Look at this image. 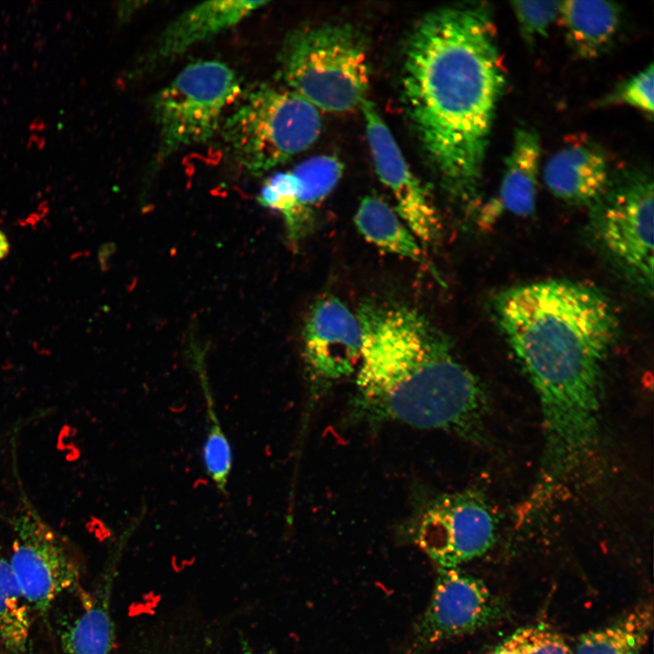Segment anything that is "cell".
Returning a JSON list of instances; mask_svg holds the SVG:
<instances>
[{
  "instance_id": "cell-2",
  "label": "cell",
  "mask_w": 654,
  "mask_h": 654,
  "mask_svg": "<svg viewBox=\"0 0 654 654\" xmlns=\"http://www.w3.org/2000/svg\"><path fill=\"white\" fill-rule=\"evenodd\" d=\"M402 73L407 113L443 188L473 203L506 85L488 7H443L425 15L409 37Z\"/></svg>"
},
{
  "instance_id": "cell-5",
  "label": "cell",
  "mask_w": 654,
  "mask_h": 654,
  "mask_svg": "<svg viewBox=\"0 0 654 654\" xmlns=\"http://www.w3.org/2000/svg\"><path fill=\"white\" fill-rule=\"evenodd\" d=\"M321 129L316 107L286 87L264 84L245 93L221 126L233 160L254 174L307 150Z\"/></svg>"
},
{
  "instance_id": "cell-17",
  "label": "cell",
  "mask_w": 654,
  "mask_h": 654,
  "mask_svg": "<svg viewBox=\"0 0 654 654\" xmlns=\"http://www.w3.org/2000/svg\"><path fill=\"white\" fill-rule=\"evenodd\" d=\"M114 572L108 570L82 612L61 630L65 654H112L114 626L110 599Z\"/></svg>"
},
{
  "instance_id": "cell-22",
  "label": "cell",
  "mask_w": 654,
  "mask_h": 654,
  "mask_svg": "<svg viewBox=\"0 0 654 654\" xmlns=\"http://www.w3.org/2000/svg\"><path fill=\"white\" fill-rule=\"evenodd\" d=\"M564 637L551 627L536 624L520 628L488 654H571Z\"/></svg>"
},
{
  "instance_id": "cell-6",
  "label": "cell",
  "mask_w": 654,
  "mask_h": 654,
  "mask_svg": "<svg viewBox=\"0 0 654 654\" xmlns=\"http://www.w3.org/2000/svg\"><path fill=\"white\" fill-rule=\"evenodd\" d=\"M242 94L237 74L221 61H198L185 66L153 99L159 131L157 162L212 138L222 126L225 110Z\"/></svg>"
},
{
  "instance_id": "cell-18",
  "label": "cell",
  "mask_w": 654,
  "mask_h": 654,
  "mask_svg": "<svg viewBox=\"0 0 654 654\" xmlns=\"http://www.w3.org/2000/svg\"><path fill=\"white\" fill-rule=\"evenodd\" d=\"M342 163L332 155L307 159L291 170L296 202L292 225L287 229L291 241L297 243L311 227L313 209L334 189L342 174Z\"/></svg>"
},
{
  "instance_id": "cell-24",
  "label": "cell",
  "mask_w": 654,
  "mask_h": 654,
  "mask_svg": "<svg viewBox=\"0 0 654 654\" xmlns=\"http://www.w3.org/2000/svg\"><path fill=\"white\" fill-rule=\"evenodd\" d=\"M206 472L219 489H224L232 470V449L218 425L212 426L203 448Z\"/></svg>"
},
{
  "instance_id": "cell-3",
  "label": "cell",
  "mask_w": 654,
  "mask_h": 654,
  "mask_svg": "<svg viewBox=\"0 0 654 654\" xmlns=\"http://www.w3.org/2000/svg\"><path fill=\"white\" fill-rule=\"evenodd\" d=\"M357 316L362 348L354 416L472 436L486 397L449 339L423 314L399 303L365 302Z\"/></svg>"
},
{
  "instance_id": "cell-1",
  "label": "cell",
  "mask_w": 654,
  "mask_h": 654,
  "mask_svg": "<svg viewBox=\"0 0 654 654\" xmlns=\"http://www.w3.org/2000/svg\"><path fill=\"white\" fill-rule=\"evenodd\" d=\"M493 311L538 395L548 467L565 476L598 441L602 367L618 327L613 308L590 285L548 280L500 292Z\"/></svg>"
},
{
  "instance_id": "cell-4",
  "label": "cell",
  "mask_w": 654,
  "mask_h": 654,
  "mask_svg": "<svg viewBox=\"0 0 654 654\" xmlns=\"http://www.w3.org/2000/svg\"><path fill=\"white\" fill-rule=\"evenodd\" d=\"M284 87L319 111L343 113L366 100L370 82L367 50L348 25H318L292 31L279 56Z\"/></svg>"
},
{
  "instance_id": "cell-23",
  "label": "cell",
  "mask_w": 654,
  "mask_h": 654,
  "mask_svg": "<svg viewBox=\"0 0 654 654\" xmlns=\"http://www.w3.org/2000/svg\"><path fill=\"white\" fill-rule=\"evenodd\" d=\"M560 1H512L511 9L516 16L523 39L532 44L545 36L559 15Z\"/></svg>"
},
{
  "instance_id": "cell-20",
  "label": "cell",
  "mask_w": 654,
  "mask_h": 654,
  "mask_svg": "<svg viewBox=\"0 0 654 654\" xmlns=\"http://www.w3.org/2000/svg\"><path fill=\"white\" fill-rule=\"evenodd\" d=\"M355 225L372 244L403 258L420 262L422 252L416 236L386 202L363 198L354 216Z\"/></svg>"
},
{
  "instance_id": "cell-12",
  "label": "cell",
  "mask_w": 654,
  "mask_h": 654,
  "mask_svg": "<svg viewBox=\"0 0 654 654\" xmlns=\"http://www.w3.org/2000/svg\"><path fill=\"white\" fill-rule=\"evenodd\" d=\"M362 331L357 314L339 299L317 301L303 329V351L312 385L321 387L351 375L359 366Z\"/></svg>"
},
{
  "instance_id": "cell-19",
  "label": "cell",
  "mask_w": 654,
  "mask_h": 654,
  "mask_svg": "<svg viewBox=\"0 0 654 654\" xmlns=\"http://www.w3.org/2000/svg\"><path fill=\"white\" fill-rule=\"evenodd\" d=\"M653 629V606L638 604L601 628L582 634L571 654H641Z\"/></svg>"
},
{
  "instance_id": "cell-9",
  "label": "cell",
  "mask_w": 654,
  "mask_h": 654,
  "mask_svg": "<svg viewBox=\"0 0 654 654\" xmlns=\"http://www.w3.org/2000/svg\"><path fill=\"white\" fill-rule=\"evenodd\" d=\"M499 599L460 568H439L429 604L415 621L403 654H428L436 645L481 630L501 618Z\"/></svg>"
},
{
  "instance_id": "cell-11",
  "label": "cell",
  "mask_w": 654,
  "mask_h": 654,
  "mask_svg": "<svg viewBox=\"0 0 654 654\" xmlns=\"http://www.w3.org/2000/svg\"><path fill=\"white\" fill-rule=\"evenodd\" d=\"M361 109L374 168L381 182L392 193L397 213L422 243H434L441 225L426 191L408 166L375 104L366 99Z\"/></svg>"
},
{
  "instance_id": "cell-16",
  "label": "cell",
  "mask_w": 654,
  "mask_h": 654,
  "mask_svg": "<svg viewBox=\"0 0 654 654\" xmlns=\"http://www.w3.org/2000/svg\"><path fill=\"white\" fill-rule=\"evenodd\" d=\"M559 15L572 49L583 58L599 56L615 36L620 8L607 1H560Z\"/></svg>"
},
{
  "instance_id": "cell-25",
  "label": "cell",
  "mask_w": 654,
  "mask_h": 654,
  "mask_svg": "<svg viewBox=\"0 0 654 654\" xmlns=\"http://www.w3.org/2000/svg\"><path fill=\"white\" fill-rule=\"evenodd\" d=\"M653 75V65L650 64L622 84L609 101L630 105L649 116H652L654 109Z\"/></svg>"
},
{
  "instance_id": "cell-7",
  "label": "cell",
  "mask_w": 654,
  "mask_h": 654,
  "mask_svg": "<svg viewBox=\"0 0 654 654\" xmlns=\"http://www.w3.org/2000/svg\"><path fill=\"white\" fill-rule=\"evenodd\" d=\"M21 501L9 521V561L29 608L45 614L59 596L77 585L79 563L66 540L27 500Z\"/></svg>"
},
{
  "instance_id": "cell-21",
  "label": "cell",
  "mask_w": 654,
  "mask_h": 654,
  "mask_svg": "<svg viewBox=\"0 0 654 654\" xmlns=\"http://www.w3.org/2000/svg\"><path fill=\"white\" fill-rule=\"evenodd\" d=\"M0 643L8 654H30V608L0 548Z\"/></svg>"
},
{
  "instance_id": "cell-14",
  "label": "cell",
  "mask_w": 654,
  "mask_h": 654,
  "mask_svg": "<svg viewBox=\"0 0 654 654\" xmlns=\"http://www.w3.org/2000/svg\"><path fill=\"white\" fill-rule=\"evenodd\" d=\"M548 189L571 204L596 203L609 183L607 157L588 138H574L557 150L543 168Z\"/></svg>"
},
{
  "instance_id": "cell-15",
  "label": "cell",
  "mask_w": 654,
  "mask_h": 654,
  "mask_svg": "<svg viewBox=\"0 0 654 654\" xmlns=\"http://www.w3.org/2000/svg\"><path fill=\"white\" fill-rule=\"evenodd\" d=\"M540 153L535 130L521 127L515 131L498 197L490 204L491 214L505 210L524 217L534 211Z\"/></svg>"
},
{
  "instance_id": "cell-8",
  "label": "cell",
  "mask_w": 654,
  "mask_h": 654,
  "mask_svg": "<svg viewBox=\"0 0 654 654\" xmlns=\"http://www.w3.org/2000/svg\"><path fill=\"white\" fill-rule=\"evenodd\" d=\"M598 201V234L608 253L649 292L653 288V182L625 173Z\"/></svg>"
},
{
  "instance_id": "cell-13",
  "label": "cell",
  "mask_w": 654,
  "mask_h": 654,
  "mask_svg": "<svg viewBox=\"0 0 654 654\" xmlns=\"http://www.w3.org/2000/svg\"><path fill=\"white\" fill-rule=\"evenodd\" d=\"M267 1H207L179 15L162 31L153 46L138 62L134 74L153 70L237 25L267 5Z\"/></svg>"
},
{
  "instance_id": "cell-10",
  "label": "cell",
  "mask_w": 654,
  "mask_h": 654,
  "mask_svg": "<svg viewBox=\"0 0 654 654\" xmlns=\"http://www.w3.org/2000/svg\"><path fill=\"white\" fill-rule=\"evenodd\" d=\"M496 524L479 495H443L423 510L415 542L439 568H460L486 553L494 543Z\"/></svg>"
},
{
  "instance_id": "cell-26",
  "label": "cell",
  "mask_w": 654,
  "mask_h": 654,
  "mask_svg": "<svg viewBox=\"0 0 654 654\" xmlns=\"http://www.w3.org/2000/svg\"><path fill=\"white\" fill-rule=\"evenodd\" d=\"M9 242L6 235L0 231V260L5 258L9 253Z\"/></svg>"
}]
</instances>
